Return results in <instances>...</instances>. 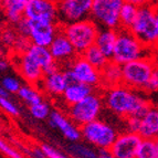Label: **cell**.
<instances>
[{"label": "cell", "instance_id": "6da1fadb", "mask_svg": "<svg viewBox=\"0 0 158 158\" xmlns=\"http://www.w3.org/2000/svg\"><path fill=\"white\" fill-rule=\"evenodd\" d=\"M103 102L114 114L127 118L149 101L143 98L138 91L129 89L121 83L106 89V92L103 96Z\"/></svg>", "mask_w": 158, "mask_h": 158}, {"label": "cell", "instance_id": "7a4b0ae2", "mask_svg": "<svg viewBox=\"0 0 158 158\" xmlns=\"http://www.w3.org/2000/svg\"><path fill=\"white\" fill-rule=\"evenodd\" d=\"M150 56H153V49L143 44L131 30L117 29V39L112 61L123 65L131 61Z\"/></svg>", "mask_w": 158, "mask_h": 158}, {"label": "cell", "instance_id": "3957f363", "mask_svg": "<svg viewBox=\"0 0 158 158\" xmlns=\"http://www.w3.org/2000/svg\"><path fill=\"white\" fill-rule=\"evenodd\" d=\"M157 61L153 56L131 61L122 65V84L136 91L146 90Z\"/></svg>", "mask_w": 158, "mask_h": 158}, {"label": "cell", "instance_id": "277c9868", "mask_svg": "<svg viewBox=\"0 0 158 158\" xmlns=\"http://www.w3.org/2000/svg\"><path fill=\"white\" fill-rule=\"evenodd\" d=\"M61 30L66 35L77 54H82L86 49L95 44L100 27L92 19L61 26Z\"/></svg>", "mask_w": 158, "mask_h": 158}, {"label": "cell", "instance_id": "5b68a950", "mask_svg": "<svg viewBox=\"0 0 158 158\" xmlns=\"http://www.w3.org/2000/svg\"><path fill=\"white\" fill-rule=\"evenodd\" d=\"M131 32L147 48L154 49L158 44V33L154 7L148 3L138 7V13L131 28Z\"/></svg>", "mask_w": 158, "mask_h": 158}, {"label": "cell", "instance_id": "8992f818", "mask_svg": "<svg viewBox=\"0 0 158 158\" xmlns=\"http://www.w3.org/2000/svg\"><path fill=\"white\" fill-rule=\"evenodd\" d=\"M103 96L91 93L77 104L68 106V117L79 127L98 119L103 107Z\"/></svg>", "mask_w": 158, "mask_h": 158}, {"label": "cell", "instance_id": "52a82bcc", "mask_svg": "<svg viewBox=\"0 0 158 158\" xmlns=\"http://www.w3.org/2000/svg\"><path fill=\"white\" fill-rule=\"evenodd\" d=\"M80 129L82 138L98 149H110L118 135L113 126L98 118L81 126Z\"/></svg>", "mask_w": 158, "mask_h": 158}, {"label": "cell", "instance_id": "ba28073f", "mask_svg": "<svg viewBox=\"0 0 158 158\" xmlns=\"http://www.w3.org/2000/svg\"><path fill=\"white\" fill-rule=\"evenodd\" d=\"M124 0H93L91 17L100 28L118 29L119 11Z\"/></svg>", "mask_w": 158, "mask_h": 158}, {"label": "cell", "instance_id": "9c48e42d", "mask_svg": "<svg viewBox=\"0 0 158 158\" xmlns=\"http://www.w3.org/2000/svg\"><path fill=\"white\" fill-rule=\"evenodd\" d=\"M93 0L58 1V23L60 26L85 20L91 17Z\"/></svg>", "mask_w": 158, "mask_h": 158}, {"label": "cell", "instance_id": "30bf717a", "mask_svg": "<svg viewBox=\"0 0 158 158\" xmlns=\"http://www.w3.org/2000/svg\"><path fill=\"white\" fill-rule=\"evenodd\" d=\"M23 17L31 21L58 22V0H31L26 5Z\"/></svg>", "mask_w": 158, "mask_h": 158}, {"label": "cell", "instance_id": "8fae6325", "mask_svg": "<svg viewBox=\"0 0 158 158\" xmlns=\"http://www.w3.org/2000/svg\"><path fill=\"white\" fill-rule=\"evenodd\" d=\"M61 26L58 22L31 21L30 20L29 40L32 44L49 48L60 31Z\"/></svg>", "mask_w": 158, "mask_h": 158}, {"label": "cell", "instance_id": "7c38bea8", "mask_svg": "<svg viewBox=\"0 0 158 158\" xmlns=\"http://www.w3.org/2000/svg\"><path fill=\"white\" fill-rule=\"evenodd\" d=\"M17 54V69L21 77L31 85H39L42 81L44 73L42 66L28 51Z\"/></svg>", "mask_w": 158, "mask_h": 158}, {"label": "cell", "instance_id": "4fadbf2b", "mask_svg": "<svg viewBox=\"0 0 158 158\" xmlns=\"http://www.w3.org/2000/svg\"><path fill=\"white\" fill-rule=\"evenodd\" d=\"M142 137L136 133L124 132L118 134L110 147V154L117 158H136V152Z\"/></svg>", "mask_w": 158, "mask_h": 158}, {"label": "cell", "instance_id": "5bb4252c", "mask_svg": "<svg viewBox=\"0 0 158 158\" xmlns=\"http://www.w3.org/2000/svg\"><path fill=\"white\" fill-rule=\"evenodd\" d=\"M69 66L72 69V71L81 83L91 85L93 87L101 84V71L89 63L81 54L75 56Z\"/></svg>", "mask_w": 158, "mask_h": 158}, {"label": "cell", "instance_id": "9a60e30c", "mask_svg": "<svg viewBox=\"0 0 158 158\" xmlns=\"http://www.w3.org/2000/svg\"><path fill=\"white\" fill-rule=\"evenodd\" d=\"M49 50L52 54V58L56 63L60 64V66L61 63H65L66 66H69L71 61L77 56V51L71 44L70 40L66 38L61 29L53 39L52 43L49 47Z\"/></svg>", "mask_w": 158, "mask_h": 158}, {"label": "cell", "instance_id": "2e32d148", "mask_svg": "<svg viewBox=\"0 0 158 158\" xmlns=\"http://www.w3.org/2000/svg\"><path fill=\"white\" fill-rule=\"evenodd\" d=\"M49 124L59 129L63 136L70 142H79L82 138L81 129L63 113L59 111H52L49 116Z\"/></svg>", "mask_w": 158, "mask_h": 158}, {"label": "cell", "instance_id": "e0dca14e", "mask_svg": "<svg viewBox=\"0 0 158 158\" xmlns=\"http://www.w3.org/2000/svg\"><path fill=\"white\" fill-rule=\"evenodd\" d=\"M27 51L37 60V62L40 65L42 66L44 75L54 73V72L61 70L60 64L56 63V61H54V59L52 58V54H51L49 48L41 47V45H35L31 43Z\"/></svg>", "mask_w": 158, "mask_h": 158}, {"label": "cell", "instance_id": "ac0fdd59", "mask_svg": "<svg viewBox=\"0 0 158 158\" xmlns=\"http://www.w3.org/2000/svg\"><path fill=\"white\" fill-rule=\"evenodd\" d=\"M117 39V30L110 28H100L98 37L95 40V45L103 52L107 59L112 60Z\"/></svg>", "mask_w": 158, "mask_h": 158}, {"label": "cell", "instance_id": "d6986e66", "mask_svg": "<svg viewBox=\"0 0 158 158\" xmlns=\"http://www.w3.org/2000/svg\"><path fill=\"white\" fill-rule=\"evenodd\" d=\"M43 86V90L48 94L52 95V96H60L63 94L64 90L66 89V82L64 79V74L62 69L54 73L47 74L40 82Z\"/></svg>", "mask_w": 158, "mask_h": 158}, {"label": "cell", "instance_id": "ffe728a7", "mask_svg": "<svg viewBox=\"0 0 158 158\" xmlns=\"http://www.w3.org/2000/svg\"><path fill=\"white\" fill-rule=\"evenodd\" d=\"M93 90H94L93 86L81 83V82H77V83L72 85H68L66 89L64 90L63 94H62L63 102L68 106L77 104L80 101L86 98L87 95H90L91 93L94 92Z\"/></svg>", "mask_w": 158, "mask_h": 158}, {"label": "cell", "instance_id": "44dd1931", "mask_svg": "<svg viewBox=\"0 0 158 158\" xmlns=\"http://www.w3.org/2000/svg\"><path fill=\"white\" fill-rule=\"evenodd\" d=\"M122 83V65L110 60L101 70V84L104 89L115 86Z\"/></svg>", "mask_w": 158, "mask_h": 158}, {"label": "cell", "instance_id": "7402d4cb", "mask_svg": "<svg viewBox=\"0 0 158 158\" xmlns=\"http://www.w3.org/2000/svg\"><path fill=\"white\" fill-rule=\"evenodd\" d=\"M158 131V106L149 108L144 117L142 118V124L138 135L142 138H156Z\"/></svg>", "mask_w": 158, "mask_h": 158}, {"label": "cell", "instance_id": "603a6c76", "mask_svg": "<svg viewBox=\"0 0 158 158\" xmlns=\"http://www.w3.org/2000/svg\"><path fill=\"white\" fill-rule=\"evenodd\" d=\"M3 17L10 24L15 26L23 18V11L26 8V5L19 2L17 0H3L1 5Z\"/></svg>", "mask_w": 158, "mask_h": 158}, {"label": "cell", "instance_id": "cb8c5ba5", "mask_svg": "<svg viewBox=\"0 0 158 158\" xmlns=\"http://www.w3.org/2000/svg\"><path fill=\"white\" fill-rule=\"evenodd\" d=\"M138 13V7L128 2H124L119 11V28L118 29L131 30Z\"/></svg>", "mask_w": 158, "mask_h": 158}, {"label": "cell", "instance_id": "d4e9b609", "mask_svg": "<svg viewBox=\"0 0 158 158\" xmlns=\"http://www.w3.org/2000/svg\"><path fill=\"white\" fill-rule=\"evenodd\" d=\"M81 56H83L89 63H91L94 68H96L98 70H100V71L108 63V61H110V59L106 58V56L103 54L102 51H101L95 44H93L92 47L86 49Z\"/></svg>", "mask_w": 158, "mask_h": 158}, {"label": "cell", "instance_id": "484cf974", "mask_svg": "<svg viewBox=\"0 0 158 158\" xmlns=\"http://www.w3.org/2000/svg\"><path fill=\"white\" fill-rule=\"evenodd\" d=\"M17 94H18V96L23 102H26L27 104H29V106L43 101L42 95L40 94L39 90L37 89L35 85H31V84L21 85L20 90L18 91Z\"/></svg>", "mask_w": 158, "mask_h": 158}, {"label": "cell", "instance_id": "4316f807", "mask_svg": "<svg viewBox=\"0 0 158 158\" xmlns=\"http://www.w3.org/2000/svg\"><path fill=\"white\" fill-rule=\"evenodd\" d=\"M69 152L74 158H98L96 150L77 142H73L69 146Z\"/></svg>", "mask_w": 158, "mask_h": 158}, {"label": "cell", "instance_id": "83f0119b", "mask_svg": "<svg viewBox=\"0 0 158 158\" xmlns=\"http://www.w3.org/2000/svg\"><path fill=\"white\" fill-rule=\"evenodd\" d=\"M136 158H156L155 138H142L137 148Z\"/></svg>", "mask_w": 158, "mask_h": 158}, {"label": "cell", "instance_id": "f1b7e54d", "mask_svg": "<svg viewBox=\"0 0 158 158\" xmlns=\"http://www.w3.org/2000/svg\"><path fill=\"white\" fill-rule=\"evenodd\" d=\"M29 110L32 117L35 119H39V121H43V119L49 118V116H50L51 113L49 104L43 102V101L37 103V104H33V105H30Z\"/></svg>", "mask_w": 158, "mask_h": 158}, {"label": "cell", "instance_id": "f546056e", "mask_svg": "<svg viewBox=\"0 0 158 158\" xmlns=\"http://www.w3.org/2000/svg\"><path fill=\"white\" fill-rule=\"evenodd\" d=\"M19 34L17 32L16 28L7 27L0 32V42L2 43V45H5V47L13 49V45L16 43Z\"/></svg>", "mask_w": 158, "mask_h": 158}, {"label": "cell", "instance_id": "4dcf8cb0", "mask_svg": "<svg viewBox=\"0 0 158 158\" xmlns=\"http://www.w3.org/2000/svg\"><path fill=\"white\" fill-rule=\"evenodd\" d=\"M1 85L3 86L7 92L11 93V94H16L18 93V91L20 90V87H21V83L19 81L18 79L13 77H10V75H7V77H2L1 80Z\"/></svg>", "mask_w": 158, "mask_h": 158}, {"label": "cell", "instance_id": "1f68e13d", "mask_svg": "<svg viewBox=\"0 0 158 158\" xmlns=\"http://www.w3.org/2000/svg\"><path fill=\"white\" fill-rule=\"evenodd\" d=\"M0 107L2 108L6 113L10 114L12 116H19L20 111L18 106L8 98V96H0Z\"/></svg>", "mask_w": 158, "mask_h": 158}, {"label": "cell", "instance_id": "d6a6232c", "mask_svg": "<svg viewBox=\"0 0 158 158\" xmlns=\"http://www.w3.org/2000/svg\"><path fill=\"white\" fill-rule=\"evenodd\" d=\"M0 152L9 158H22L21 154L19 153L17 149L11 147L10 145H8L1 137H0Z\"/></svg>", "mask_w": 158, "mask_h": 158}, {"label": "cell", "instance_id": "836d02e7", "mask_svg": "<svg viewBox=\"0 0 158 158\" xmlns=\"http://www.w3.org/2000/svg\"><path fill=\"white\" fill-rule=\"evenodd\" d=\"M146 91L149 92H158V62L155 64L153 72L150 74L149 81L146 86Z\"/></svg>", "mask_w": 158, "mask_h": 158}, {"label": "cell", "instance_id": "e575fe53", "mask_svg": "<svg viewBox=\"0 0 158 158\" xmlns=\"http://www.w3.org/2000/svg\"><path fill=\"white\" fill-rule=\"evenodd\" d=\"M126 119V129L127 132L131 133H136L138 134L140 128V124H142V118L136 117V116H128Z\"/></svg>", "mask_w": 158, "mask_h": 158}, {"label": "cell", "instance_id": "d590c367", "mask_svg": "<svg viewBox=\"0 0 158 158\" xmlns=\"http://www.w3.org/2000/svg\"><path fill=\"white\" fill-rule=\"evenodd\" d=\"M15 28H16L17 32H18L19 35H22V37L29 38V30H30V20H28L27 18H22L20 21L17 24H15Z\"/></svg>", "mask_w": 158, "mask_h": 158}, {"label": "cell", "instance_id": "8d00e7d4", "mask_svg": "<svg viewBox=\"0 0 158 158\" xmlns=\"http://www.w3.org/2000/svg\"><path fill=\"white\" fill-rule=\"evenodd\" d=\"M41 149L43 150V153L45 154L47 158H69L63 153H60L56 148L52 147L50 145H47V144L41 145Z\"/></svg>", "mask_w": 158, "mask_h": 158}, {"label": "cell", "instance_id": "74e56055", "mask_svg": "<svg viewBox=\"0 0 158 158\" xmlns=\"http://www.w3.org/2000/svg\"><path fill=\"white\" fill-rule=\"evenodd\" d=\"M63 74H64V79H65V82H66V85H72V84H75L79 82L77 80V75L74 74V72L72 71V69L70 66H66L64 68L63 70Z\"/></svg>", "mask_w": 158, "mask_h": 158}, {"label": "cell", "instance_id": "f35d334b", "mask_svg": "<svg viewBox=\"0 0 158 158\" xmlns=\"http://www.w3.org/2000/svg\"><path fill=\"white\" fill-rule=\"evenodd\" d=\"M31 156L33 158H47V156H45V154L43 153V150L41 149V147L33 148L31 152Z\"/></svg>", "mask_w": 158, "mask_h": 158}, {"label": "cell", "instance_id": "ab89813d", "mask_svg": "<svg viewBox=\"0 0 158 158\" xmlns=\"http://www.w3.org/2000/svg\"><path fill=\"white\" fill-rule=\"evenodd\" d=\"M9 68H10V62L3 58H0V72L8 71Z\"/></svg>", "mask_w": 158, "mask_h": 158}, {"label": "cell", "instance_id": "60d3db41", "mask_svg": "<svg viewBox=\"0 0 158 158\" xmlns=\"http://www.w3.org/2000/svg\"><path fill=\"white\" fill-rule=\"evenodd\" d=\"M125 2L132 3V5H135L137 7H142L144 5H147L148 0H124Z\"/></svg>", "mask_w": 158, "mask_h": 158}, {"label": "cell", "instance_id": "b9f144b4", "mask_svg": "<svg viewBox=\"0 0 158 158\" xmlns=\"http://www.w3.org/2000/svg\"><path fill=\"white\" fill-rule=\"evenodd\" d=\"M98 158H107L111 154H110V150L108 149H98Z\"/></svg>", "mask_w": 158, "mask_h": 158}, {"label": "cell", "instance_id": "7bdbcfd3", "mask_svg": "<svg viewBox=\"0 0 158 158\" xmlns=\"http://www.w3.org/2000/svg\"><path fill=\"white\" fill-rule=\"evenodd\" d=\"M153 56L155 58V60L158 62V44L153 49Z\"/></svg>", "mask_w": 158, "mask_h": 158}, {"label": "cell", "instance_id": "ee69618b", "mask_svg": "<svg viewBox=\"0 0 158 158\" xmlns=\"http://www.w3.org/2000/svg\"><path fill=\"white\" fill-rule=\"evenodd\" d=\"M0 96H8V92L3 89V86L0 83Z\"/></svg>", "mask_w": 158, "mask_h": 158}, {"label": "cell", "instance_id": "f6af8a7d", "mask_svg": "<svg viewBox=\"0 0 158 158\" xmlns=\"http://www.w3.org/2000/svg\"><path fill=\"white\" fill-rule=\"evenodd\" d=\"M155 15H156V26H157V33H158V7L155 8Z\"/></svg>", "mask_w": 158, "mask_h": 158}, {"label": "cell", "instance_id": "bcb514c9", "mask_svg": "<svg viewBox=\"0 0 158 158\" xmlns=\"http://www.w3.org/2000/svg\"><path fill=\"white\" fill-rule=\"evenodd\" d=\"M155 146H156V158H158V139L155 138Z\"/></svg>", "mask_w": 158, "mask_h": 158}, {"label": "cell", "instance_id": "7dc6e473", "mask_svg": "<svg viewBox=\"0 0 158 158\" xmlns=\"http://www.w3.org/2000/svg\"><path fill=\"white\" fill-rule=\"evenodd\" d=\"M17 1H19V2L23 3V5H27V3H29L31 0H17Z\"/></svg>", "mask_w": 158, "mask_h": 158}, {"label": "cell", "instance_id": "c3c4849f", "mask_svg": "<svg viewBox=\"0 0 158 158\" xmlns=\"http://www.w3.org/2000/svg\"><path fill=\"white\" fill-rule=\"evenodd\" d=\"M1 56H2V48L0 45V58H1Z\"/></svg>", "mask_w": 158, "mask_h": 158}, {"label": "cell", "instance_id": "681fc988", "mask_svg": "<svg viewBox=\"0 0 158 158\" xmlns=\"http://www.w3.org/2000/svg\"><path fill=\"white\" fill-rule=\"evenodd\" d=\"M107 158H117V157H115V156H112V155H110Z\"/></svg>", "mask_w": 158, "mask_h": 158}, {"label": "cell", "instance_id": "f907efd6", "mask_svg": "<svg viewBox=\"0 0 158 158\" xmlns=\"http://www.w3.org/2000/svg\"><path fill=\"white\" fill-rule=\"evenodd\" d=\"M2 2H3V0H0V7H1V5H2Z\"/></svg>", "mask_w": 158, "mask_h": 158}, {"label": "cell", "instance_id": "816d5d0a", "mask_svg": "<svg viewBox=\"0 0 158 158\" xmlns=\"http://www.w3.org/2000/svg\"><path fill=\"white\" fill-rule=\"evenodd\" d=\"M156 138L158 139V131H157V135H156Z\"/></svg>", "mask_w": 158, "mask_h": 158}, {"label": "cell", "instance_id": "f5cc1de1", "mask_svg": "<svg viewBox=\"0 0 158 158\" xmlns=\"http://www.w3.org/2000/svg\"><path fill=\"white\" fill-rule=\"evenodd\" d=\"M58 1H61V0H58Z\"/></svg>", "mask_w": 158, "mask_h": 158}, {"label": "cell", "instance_id": "db71d44e", "mask_svg": "<svg viewBox=\"0 0 158 158\" xmlns=\"http://www.w3.org/2000/svg\"><path fill=\"white\" fill-rule=\"evenodd\" d=\"M0 22H1V21H0Z\"/></svg>", "mask_w": 158, "mask_h": 158}]
</instances>
